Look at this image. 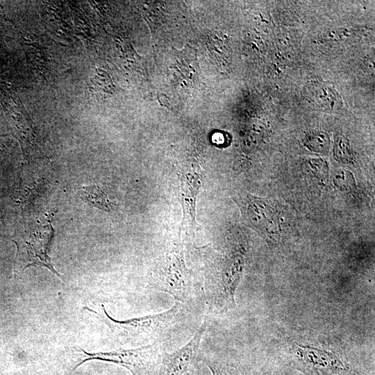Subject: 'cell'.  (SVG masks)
I'll use <instances>...</instances> for the list:
<instances>
[{"label": "cell", "mask_w": 375, "mask_h": 375, "mask_svg": "<svg viewBox=\"0 0 375 375\" xmlns=\"http://www.w3.org/2000/svg\"><path fill=\"white\" fill-rule=\"evenodd\" d=\"M228 45L225 44L218 36L212 35L208 39V49L212 55L218 59L226 60L230 53L228 52Z\"/></svg>", "instance_id": "14"}, {"label": "cell", "mask_w": 375, "mask_h": 375, "mask_svg": "<svg viewBox=\"0 0 375 375\" xmlns=\"http://www.w3.org/2000/svg\"><path fill=\"white\" fill-rule=\"evenodd\" d=\"M244 264V257L239 252L214 260L203 256V294L209 310L223 311L235 307V294Z\"/></svg>", "instance_id": "3"}, {"label": "cell", "mask_w": 375, "mask_h": 375, "mask_svg": "<svg viewBox=\"0 0 375 375\" xmlns=\"http://www.w3.org/2000/svg\"><path fill=\"white\" fill-rule=\"evenodd\" d=\"M189 49H185L181 51H177L176 59L172 68L176 73V76L182 79L193 80L194 74L196 72L195 58Z\"/></svg>", "instance_id": "11"}, {"label": "cell", "mask_w": 375, "mask_h": 375, "mask_svg": "<svg viewBox=\"0 0 375 375\" xmlns=\"http://www.w3.org/2000/svg\"><path fill=\"white\" fill-rule=\"evenodd\" d=\"M306 145L316 152L326 153L328 151L330 140L328 135L324 132H317L308 136Z\"/></svg>", "instance_id": "13"}, {"label": "cell", "mask_w": 375, "mask_h": 375, "mask_svg": "<svg viewBox=\"0 0 375 375\" xmlns=\"http://www.w3.org/2000/svg\"><path fill=\"white\" fill-rule=\"evenodd\" d=\"M51 232L47 229H24L17 231L12 240L17 246L14 262L15 277L19 276L29 267H45L60 276L54 269L48 255V245Z\"/></svg>", "instance_id": "6"}, {"label": "cell", "mask_w": 375, "mask_h": 375, "mask_svg": "<svg viewBox=\"0 0 375 375\" xmlns=\"http://www.w3.org/2000/svg\"><path fill=\"white\" fill-rule=\"evenodd\" d=\"M84 25H86V28L88 29V22L85 23V22H84L83 23ZM85 27V26H78V29L81 30V29H83Z\"/></svg>", "instance_id": "18"}, {"label": "cell", "mask_w": 375, "mask_h": 375, "mask_svg": "<svg viewBox=\"0 0 375 375\" xmlns=\"http://www.w3.org/2000/svg\"><path fill=\"white\" fill-rule=\"evenodd\" d=\"M206 328L205 317L193 338L185 346L172 353L165 351L156 375H199V362L202 360L201 343Z\"/></svg>", "instance_id": "7"}, {"label": "cell", "mask_w": 375, "mask_h": 375, "mask_svg": "<svg viewBox=\"0 0 375 375\" xmlns=\"http://www.w3.org/2000/svg\"><path fill=\"white\" fill-rule=\"evenodd\" d=\"M110 330L112 340L117 344L147 346L156 342L166 344L176 333L183 331L193 318L197 307L176 301L163 312L119 321L107 313L103 306L101 312L85 307Z\"/></svg>", "instance_id": "1"}, {"label": "cell", "mask_w": 375, "mask_h": 375, "mask_svg": "<svg viewBox=\"0 0 375 375\" xmlns=\"http://www.w3.org/2000/svg\"><path fill=\"white\" fill-rule=\"evenodd\" d=\"M335 155L340 159H349L351 158V151L349 143L346 139L340 138L336 141L335 147Z\"/></svg>", "instance_id": "17"}, {"label": "cell", "mask_w": 375, "mask_h": 375, "mask_svg": "<svg viewBox=\"0 0 375 375\" xmlns=\"http://www.w3.org/2000/svg\"><path fill=\"white\" fill-rule=\"evenodd\" d=\"M0 103L10 124L12 135L19 141L26 156H37L41 149L34 124L16 91L9 85H0Z\"/></svg>", "instance_id": "5"}, {"label": "cell", "mask_w": 375, "mask_h": 375, "mask_svg": "<svg viewBox=\"0 0 375 375\" xmlns=\"http://www.w3.org/2000/svg\"><path fill=\"white\" fill-rule=\"evenodd\" d=\"M315 97L316 101L321 105L324 103V106H327V102H329L331 108H333L335 95L330 88L326 87L320 88L316 91Z\"/></svg>", "instance_id": "16"}, {"label": "cell", "mask_w": 375, "mask_h": 375, "mask_svg": "<svg viewBox=\"0 0 375 375\" xmlns=\"http://www.w3.org/2000/svg\"><path fill=\"white\" fill-rule=\"evenodd\" d=\"M206 365L211 371L212 375H239L232 367L214 360H205Z\"/></svg>", "instance_id": "15"}, {"label": "cell", "mask_w": 375, "mask_h": 375, "mask_svg": "<svg viewBox=\"0 0 375 375\" xmlns=\"http://www.w3.org/2000/svg\"><path fill=\"white\" fill-rule=\"evenodd\" d=\"M78 361L74 370L88 360H101L126 367L133 375H156L165 344L156 342L131 349H119L110 351L88 353L82 349H76Z\"/></svg>", "instance_id": "4"}, {"label": "cell", "mask_w": 375, "mask_h": 375, "mask_svg": "<svg viewBox=\"0 0 375 375\" xmlns=\"http://www.w3.org/2000/svg\"><path fill=\"white\" fill-rule=\"evenodd\" d=\"M237 202L244 217L253 226L263 232L276 231L273 211L264 201L247 194L240 195Z\"/></svg>", "instance_id": "9"}, {"label": "cell", "mask_w": 375, "mask_h": 375, "mask_svg": "<svg viewBox=\"0 0 375 375\" xmlns=\"http://www.w3.org/2000/svg\"><path fill=\"white\" fill-rule=\"evenodd\" d=\"M155 289L171 294L181 303L197 307L201 288L193 272L185 265L183 243L174 241L158 258L151 272Z\"/></svg>", "instance_id": "2"}, {"label": "cell", "mask_w": 375, "mask_h": 375, "mask_svg": "<svg viewBox=\"0 0 375 375\" xmlns=\"http://www.w3.org/2000/svg\"><path fill=\"white\" fill-rule=\"evenodd\" d=\"M294 353L299 364L312 375H333L349 369L338 356L324 349L297 345Z\"/></svg>", "instance_id": "8"}, {"label": "cell", "mask_w": 375, "mask_h": 375, "mask_svg": "<svg viewBox=\"0 0 375 375\" xmlns=\"http://www.w3.org/2000/svg\"><path fill=\"white\" fill-rule=\"evenodd\" d=\"M79 194L81 199L90 206L106 212H111L116 209V204L97 185L83 186L80 189Z\"/></svg>", "instance_id": "10"}, {"label": "cell", "mask_w": 375, "mask_h": 375, "mask_svg": "<svg viewBox=\"0 0 375 375\" xmlns=\"http://www.w3.org/2000/svg\"><path fill=\"white\" fill-rule=\"evenodd\" d=\"M88 88L93 94L102 95L113 92L114 85L112 80L105 71L95 67L90 75Z\"/></svg>", "instance_id": "12"}]
</instances>
